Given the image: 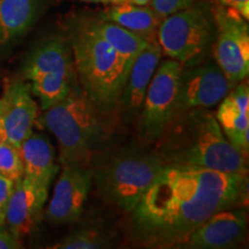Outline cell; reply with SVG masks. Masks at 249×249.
<instances>
[{"label": "cell", "instance_id": "cell-26", "mask_svg": "<svg viewBox=\"0 0 249 249\" xmlns=\"http://www.w3.org/2000/svg\"><path fill=\"white\" fill-rule=\"evenodd\" d=\"M213 4L234 9L242 18L249 20V0H213Z\"/></svg>", "mask_w": 249, "mask_h": 249}, {"label": "cell", "instance_id": "cell-2", "mask_svg": "<svg viewBox=\"0 0 249 249\" xmlns=\"http://www.w3.org/2000/svg\"><path fill=\"white\" fill-rule=\"evenodd\" d=\"M155 151L165 166L210 169L247 174V156L224 135L210 108L180 111L156 141Z\"/></svg>", "mask_w": 249, "mask_h": 249}, {"label": "cell", "instance_id": "cell-13", "mask_svg": "<svg viewBox=\"0 0 249 249\" xmlns=\"http://www.w3.org/2000/svg\"><path fill=\"white\" fill-rule=\"evenodd\" d=\"M49 189L26 177L14 182L5 217V227L18 241L29 235L39 223Z\"/></svg>", "mask_w": 249, "mask_h": 249}, {"label": "cell", "instance_id": "cell-9", "mask_svg": "<svg viewBox=\"0 0 249 249\" xmlns=\"http://www.w3.org/2000/svg\"><path fill=\"white\" fill-rule=\"evenodd\" d=\"M178 86L179 112L194 107L213 108L234 87L214 59L208 57L181 65Z\"/></svg>", "mask_w": 249, "mask_h": 249}, {"label": "cell", "instance_id": "cell-28", "mask_svg": "<svg viewBox=\"0 0 249 249\" xmlns=\"http://www.w3.org/2000/svg\"><path fill=\"white\" fill-rule=\"evenodd\" d=\"M151 0H129L128 2H132V4H135V5L144 6V5H149V2Z\"/></svg>", "mask_w": 249, "mask_h": 249}, {"label": "cell", "instance_id": "cell-29", "mask_svg": "<svg viewBox=\"0 0 249 249\" xmlns=\"http://www.w3.org/2000/svg\"><path fill=\"white\" fill-rule=\"evenodd\" d=\"M129 0H104L105 4H120V2H128Z\"/></svg>", "mask_w": 249, "mask_h": 249}, {"label": "cell", "instance_id": "cell-14", "mask_svg": "<svg viewBox=\"0 0 249 249\" xmlns=\"http://www.w3.org/2000/svg\"><path fill=\"white\" fill-rule=\"evenodd\" d=\"M50 2L51 0H0V59L23 42Z\"/></svg>", "mask_w": 249, "mask_h": 249}, {"label": "cell", "instance_id": "cell-8", "mask_svg": "<svg viewBox=\"0 0 249 249\" xmlns=\"http://www.w3.org/2000/svg\"><path fill=\"white\" fill-rule=\"evenodd\" d=\"M216 24L213 55L233 85L247 79L249 73L248 20L230 7L211 5Z\"/></svg>", "mask_w": 249, "mask_h": 249}, {"label": "cell", "instance_id": "cell-4", "mask_svg": "<svg viewBox=\"0 0 249 249\" xmlns=\"http://www.w3.org/2000/svg\"><path fill=\"white\" fill-rule=\"evenodd\" d=\"M66 36L79 86L102 111H116L127 80L124 60L93 28L89 15L71 20Z\"/></svg>", "mask_w": 249, "mask_h": 249}, {"label": "cell", "instance_id": "cell-11", "mask_svg": "<svg viewBox=\"0 0 249 249\" xmlns=\"http://www.w3.org/2000/svg\"><path fill=\"white\" fill-rule=\"evenodd\" d=\"M91 186L90 167L61 166L46 209V219L52 224L77 222L82 217Z\"/></svg>", "mask_w": 249, "mask_h": 249}, {"label": "cell", "instance_id": "cell-22", "mask_svg": "<svg viewBox=\"0 0 249 249\" xmlns=\"http://www.w3.org/2000/svg\"><path fill=\"white\" fill-rule=\"evenodd\" d=\"M114 242V234L103 226H86L71 232L57 242L54 249H102L110 248Z\"/></svg>", "mask_w": 249, "mask_h": 249}, {"label": "cell", "instance_id": "cell-5", "mask_svg": "<svg viewBox=\"0 0 249 249\" xmlns=\"http://www.w3.org/2000/svg\"><path fill=\"white\" fill-rule=\"evenodd\" d=\"M89 167L99 195L129 213L165 165L155 150L124 147L107 148L93 157Z\"/></svg>", "mask_w": 249, "mask_h": 249}, {"label": "cell", "instance_id": "cell-17", "mask_svg": "<svg viewBox=\"0 0 249 249\" xmlns=\"http://www.w3.org/2000/svg\"><path fill=\"white\" fill-rule=\"evenodd\" d=\"M161 55L163 51L157 39H154L142 49L133 61L119 101V107L124 111L139 113L148 87L160 62Z\"/></svg>", "mask_w": 249, "mask_h": 249}, {"label": "cell", "instance_id": "cell-30", "mask_svg": "<svg viewBox=\"0 0 249 249\" xmlns=\"http://www.w3.org/2000/svg\"><path fill=\"white\" fill-rule=\"evenodd\" d=\"M82 2H91V4H105L104 0H77Z\"/></svg>", "mask_w": 249, "mask_h": 249}, {"label": "cell", "instance_id": "cell-16", "mask_svg": "<svg viewBox=\"0 0 249 249\" xmlns=\"http://www.w3.org/2000/svg\"><path fill=\"white\" fill-rule=\"evenodd\" d=\"M218 105L216 118L224 135L233 147L248 156L249 88L247 80L236 83Z\"/></svg>", "mask_w": 249, "mask_h": 249}, {"label": "cell", "instance_id": "cell-10", "mask_svg": "<svg viewBox=\"0 0 249 249\" xmlns=\"http://www.w3.org/2000/svg\"><path fill=\"white\" fill-rule=\"evenodd\" d=\"M38 107L26 80L14 81L0 97V140L20 147L33 133Z\"/></svg>", "mask_w": 249, "mask_h": 249}, {"label": "cell", "instance_id": "cell-15", "mask_svg": "<svg viewBox=\"0 0 249 249\" xmlns=\"http://www.w3.org/2000/svg\"><path fill=\"white\" fill-rule=\"evenodd\" d=\"M22 67L23 77L28 82L45 74L76 75L67 36L59 34L49 35L37 42L28 52Z\"/></svg>", "mask_w": 249, "mask_h": 249}, {"label": "cell", "instance_id": "cell-12", "mask_svg": "<svg viewBox=\"0 0 249 249\" xmlns=\"http://www.w3.org/2000/svg\"><path fill=\"white\" fill-rule=\"evenodd\" d=\"M247 213L235 208L217 211L193 231L179 248L226 249L245 240Z\"/></svg>", "mask_w": 249, "mask_h": 249}, {"label": "cell", "instance_id": "cell-27", "mask_svg": "<svg viewBox=\"0 0 249 249\" xmlns=\"http://www.w3.org/2000/svg\"><path fill=\"white\" fill-rule=\"evenodd\" d=\"M21 242L15 239L5 226H0V249L20 248Z\"/></svg>", "mask_w": 249, "mask_h": 249}, {"label": "cell", "instance_id": "cell-25", "mask_svg": "<svg viewBox=\"0 0 249 249\" xmlns=\"http://www.w3.org/2000/svg\"><path fill=\"white\" fill-rule=\"evenodd\" d=\"M14 182L0 174V226H5V217L7 204L13 191Z\"/></svg>", "mask_w": 249, "mask_h": 249}, {"label": "cell", "instance_id": "cell-7", "mask_svg": "<svg viewBox=\"0 0 249 249\" xmlns=\"http://www.w3.org/2000/svg\"><path fill=\"white\" fill-rule=\"evenodd\" d=\"M181 64L174 59L160 62L139 112L140 136L156 142L179 112V74Z\"/></svg>", "mask_w": 249, "mask_h": 249}, {"label": "cell", "instance_id": "cell-24", "mask_svg": "<svg viewBox=\"0 0 249 249\" xmlns=\"http://www.w3.org/2000/svg\"><path fill=\"white\" fill-rule=\"evenodd\" d=\"M197 0H151L149 6L155 12L160 20H163L169 15H172L177 12L188 8L189 6L194 5Z\"/></svg>", "mask_w": 249, "mask_h": 249}, {"label": "cell", "instance_id": "cell-19", "mask_svg": "<svg viewBox=\"0 0 249 249\" xmlns=\"http://www.w3.org/2000/svg\"><path fill=\"white\" fill-rule=\"evenodd\" d=\"M99 12L98 18L126 28L149 40L156 39L161 20L149 5H135L132 2L110 4Z\"/></svg>", "mask_w": 249, "mask_h": 249}, {"label": "cell", "instance_id": "cell-20", "mask_svg": "<svg viewBox=\"0 0 249 249\" xmlns=\"http://www.w3.org/2000/svg\"><path fill=\"white\" fill-rule=\"evenodd\" d=\"M90 21H91L93 28L101 34V36L112 48L116 50L117 53L123 59L126 65L127 76H128L133 61L150 40L119 26V24L103 20L97 15L90 17Z\"/></svg>", "mask_w": 249, "mask_h": 249}, {"label": "cell", "instance_id": "cell-1", "mask_svg": "<svg viewBox=\"0 0 249 249\" xmlns=\"http://www.w3.org/2000/svg\"><path fill=\"white\" fill-rule=\"evenodd\" d=\"M247 174L165 166L130 211V232L148 248H179L217 211L242 204Z\"/></svg>", "mask_w": 249, "mask_h": 249}, {"label": "cell", "instance_id": "cell-21", "mask_svg": "<svg viewBox=\"0 0 249 249\" xmlns=\"http://www.w3.org/2000/svg\"><path fill=\"white\" fill-rule=\"evenodd\" d=\"M33 95L38 98L43 111L62 101L73 87L77 85L76 75L67 74H45L29 81Z\"/></svg>", "mask_w": 249, "mask_h": 249}, {"label": "cell", "instance_id": "cell-18", "mask_svg": "<svg viewBox=\"0 0 249 249\" xmlns=\"http://www.w3.org/2000/svg\"><path fill=\"white\" fill-rule=\"evenodd\" d=\"M23 177L37 185L50 188L60 166L55 163L54 147L46 136L31 133L18 147Z\"/></svg>", "mask_w": 249, "mask_h": 249}, {"label": "cell", "instance_id": "cell-3", "mask_svg": "<svg viewBox=\"0 0 249 249\" xmlns=\"http://www.w3.org/2000/svg\"><path fill=\"white\" fill-rule=\"evenodd\" d=\"M107 114L79 83L62 101L44 111L39 121L57 139L61 166L89 167L93 157L107 148L112 135Z\"/></svg>", "mask_w": 249, "mask_h": 249}, {"label": "cell", "instance_id": "cell-6", "mask_svg": "<svg viewBox=\"0 0 249 249\" xmlns=\"http://www.w3.org/2000/svg\"><path fill=\"white\" fill-rule=\"evenodd\" d=\"M214 38L216 24L211 5L198 0L163 18L156 35L163 54L181 65L208 57Z\"/></svg>", "mask_w": 249, "mask_h": 249}, {"label": "cell", "instance_id": "cell-23", "mask_svg": "<svg viewBox=\"0 0 249 249\" xmlns=\"http://www.w3.org/2000/svg\"><path fill=\"white\" fill-rule=\"evenodd\" d=\"M0 174L17 182L23 177V166L18 147L0 140Z\"/></svg>", "mask_w": 249, "mask_h": 249}]
</instances>
